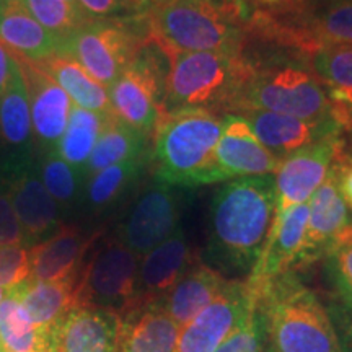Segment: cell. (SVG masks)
Segmentation results:
<instances>
[{
	"mask_svg": "<svg viewBox=\"0 0 352 352\" xmlns=\"http://www.w3.org/2000/svg\"><path fill=\"white\" fill-rule=\"evenodd\" d=\"M271 2H300V0H271Z\"/></svg>",
	"mask_w": 352,
	"mask_h": 352,
	"instance_id": "obj_46",
	"label": "cell"
},
{
	"mask_svg": "<svg viewBox=\"0 0 352 352\" xmlns=\"http://www.w3.org/2000/svg\"><path fill=\"white\" fill-rule=\"evenodd\" d=\"M140 258L116 236L96 241L77 276L76 302L122 315L138 297Z\"/></svg>",
	"mask_w": 352,
	"mask_h": 352,
	"instance_id": "obj_7",
	"label": "cell"
},
{
	"mask_svg": "<svg viewBox=\"0 0 352 352\" xmlns=\"http://www.w3.org/2000/svg\"><path fill=\"white\" fill-rule=\"evenodd\" d=\"M44 74H47L78 108L88 109L103 116H113L109 91L98 80H95L80 64L65 56H52L50 59L34 63Z\"/></svg>",
	"mask_w": 352,
	"mask_h": 352,
	"instance_id": "obj_29",
	"label": "cell"
},
{
	"mask_svg": "<svg viewBox=\"0 0 352 352\" xmlns=\"http://www.w3.org/2000/svg\"><path fill=\"white\" fill-rule=\"evenodd\" d=\"M267 341L266 315L256 300L252 315L233 329L214 352H264Z\"/></svg>",
	"mask_w": 352,
	"mask_h": 352,
	"instance_id": "obj_36",
	"label": "cell"
},
{
	"mask_svg": "<svg viewBox=\"0 0 352 352\" xmlns=\"http://www.w3.org/2000/svg\"><path fill=\"white\" fill-rule=\"evenodd\" d=\"M23 3L34 20L59 39V43L76 32L78 26L94 20L76 12L63 0H23Z\"/></svg>",
	"mask_w": 352,
	"mask_h": 352,
	"instance_id": "obj_35",
	"label": "cell"
},
{
	"mask_svg": "<svg viewBox=\"0 0 352 352\" xmlns=\"http://www.w3.org/2000/svg\"><path fill=\"white\" fill-rule=\"evenodd\" d=\"M179 328L160 302L135 305L120 315L118 352H175Z\"/></svg>",
	"mask_w": 352,
	"mask_h": 352,
	"instance_id": "obj_23",
	"label": "cell"
},
{
	"mask_svg": "<svg viewBox=\"0 0 352 352\" xmlns=\"http://www.w3.org/2000/svg\"><path fill=\"white\" fill-rule=\"evenodd\" d=\"M76 285L77 279H26L25 283L19 284L21 305L36 327L56 334L60 321L74 307H77Z\"/></svg>",
	"mask_w": 352,
	"mask_h": 352,
	"instance_id": "obj_27",
	"label": "cell"
},
{
	"mask_svg": "<svg viewBox=\"0 0 352 352\" xmlns=\"http://www.w3.org/2000/svg\"><path fill=\"white\" fill-rule=\"evenodd\" d=\"M341 241H346V243H352V226H349V227L346 228L344 233H342V235H341V239L338 240V243H341Z\"/></svg>",
	"mask_w": 352,
	"mask_h": 352,
	"instance_id": "obj_44",
	"label": "cell"
},
{
	"mask_svg": "<svg viewBox=\"0 0 352 352\" xmlns=\"http://www.w3.org/2000/svg\"><path fill=\"white\" fill-rule=\"evenodd\" d=\"M142 44L116 20H90L57 47V56L74 59L101 85L109 87L124 72Z\"/></svg>",
	"mask_w": 352,
	"mask_h": 352,
	"instance_id": "obj_8",
	"label": "cell"
},
{
	"mask_svg": "<svg viewBox=\"0 0 352 352\" xmlns=\"http://www.w3.org/2000/svg\"><path fill=\"white\" fill-rule=\"evenodd\" d=\"M239 114L250 122L259 142L279 158L307 145L338 139L341 131V126L331 116L321 120H303L289 114L252 109Z\"/></svg>",
	"mask_w": 352,
	"mask_h": 352,
	"instance_id": "obj_15",
	"label": "cell"
},
{
	"mask_svg": "<svg viewBox=\"0 0 352 352\" xmlns=\"http://www.w3.org/2000/svg\"><path fill=\"white\" fill-rule=\"evenodd\" d=\"M30 95L33 139L43 152L57 147L69 122L72 101L69 95L36 64L15 56Z\"/></svg>",
	"mask_w": 352,
	"mask_h": 352,
	"instance_id": "obj_14",
	"label": "cell"
},
{
	"mask_svg": "<svg viewBox=\"0 0 352 352\" xmlns=\"http://www.w3.org/2000/svg\"><path fill=\"white\" fill-rule=\"evenodd\" d=\"M276 202L272 175L245 176L223 184L210 202L201 261L223 277H248L263 253Z\"/></svg>",
	"mask_w": 352,
	"mask_h": 352,
	"instance_id": "obj_1",
	"label": "cell"
},
{
	"mask_svg": "<svg viewBox=\"0 0 352 352\" xmlns=\"http://www.w3.org/2000/svg\"><path fill=\"white\" fill-rule=\"evenodd\" d=\"M250 279V277H248ZM274 352H341L328 308L292 271L253 280Z\"/></svg>",
	"mask_w": 352,
	"mask_h": 352,
	"instance_id": "obj_3",
	"label": "cell"
},
{
	"mask_svg": "<svg viewBox=\"0 0 352 352\" xmlns=\"http://www.w3.org/2000/svg\"><path fill=\"white\" fill-rule=\"evenodd\" d=\"M0 352H2V351H0Z\"/></svg>",
	"mask_w": 352,
	"mask_h": 352,
	"instance_id": "obj_49",
	"label": "cell"
},
{
	"mask_svg": "<svg viewBox=\"0 0 352 352\" xmlns=\"http://www.w3.org/2000/svg\"><path fill=\"white\" fill-rule=\"evenodd\" d=\"M316 76L328 87L331 104L352 107V46H324L311 51Z\"/></svg>",
	"mask_w": 352,
	"mask_h": 352,
	"instance_id": "obj_34",
	"label": "cell"
},
{
	"mask_svg": "<svg viewBox=\"0 0 352 352\" xmlns=\"http://www.w3.org/2000/svg\"><path fill=\"white\" fill-rule=\"evenodd\" d=\"M266 352H274V351H272V349H271V347H270V349H267Z\"/></svg>",
	"mask_w": 352,
	"mask_h": 352,
	"instance_id": "obj_48",
	"label": "cell"
},
{
	"mask_svg": "<svg viewBox=\"0 0 352 352\" xmlns=\"http://www.w3.org/2000/svg\"><path fill=\"white\" fill-rule=\"evenodd\" d=\"M258 290L252 280L227 279L214 300L179 328L175 352H214L220 342L252 315Z\"/></svg>",
	"mask_w": 352,
	"mask_h": 352,
	"instance_id": "obj_10",
	"label": "cell"
},
{
	"mask_svg": "<svg viewBox=\"0 0 352 352\" xmlns=\"http://www.w3.org/2000/svg\"><path fill=\"white\" fill-rule=\"evenodd\" d=\"M271 25V33L290 44L315 51L324 46H352V0H328L320 10Z\"/></svg>",
	"mask_w": 352,
	"mask_h": 352,
	"instance_id": "obj_16",
	"label": "cell"
},
{
	"mask_svg": "<svg viewBox=\"0 0 352 352\" xmlns=\"http://www.w3.org/2000/svg\"><path fill=\"white\" fill-rule=\"evenodd\" d=\"M30 279V248L0 246V290L16 287Z\"/></svg>",
	"mask_w": 352,
	"mask_h": 352,
	"instance_id": "obj_38",
	"label": "cell"
},
{
	"mask_svg": "<svg viewBox=\"0 0 352 352\" xmlns=\"http://www.w3.org/2000/svg\"><path fill=\"white\" fill-rule=\"evenodd\" d=\"M147 155L131 158L88 176L82 202L90 212H103L116 204L142 176Z\"/></svg>",
	"mask_w": 352,
	"mask_h": 352,
	"instance_id": "obj_31",
	"label": "cell"
},
{
	"mask_svg": "<svg viewBox=\"0 0 352 352\" xmlns=\"http://www.w3.org/2000/svg\"><path fill=\"white\" fill-rule=\"evenodd\" d=\"M338 148V139L323 140L290 152L280 160L274 176L277 202L272 220H279L289 209L308 202L327 179Z\"/></svg>",
	"mask_w": 352,
	"mask_h": 352,
	"instance_id": "obj_13",
	"label": "cell"
},
{
	"mask_svg": "<svg viewBox=\"0 0 352 352\" xmlns=\"http://www.w3.org/2000/svg\"><path fill=\"white\" fill-rule=\"evenodd\" d=\"M120 315L108 308L78 305L56 331L54 352H118Z\"/></svg>",
	"mask_w": 352,
	"mask_h": 352,
	"instance_id": "obj_22",
	"label": "cell"
},
{
	"mask_svg": "<svg viewBox=\"0 0 352 352\" xmlns=\"http://www.w3.org/2000/svg\"><path fill=\"white\" fill-rule=\"evenodd\" d=\"M108 118L109 116H103V114L88 111V109L72 104L69 122L56 151L67 164L83 171V175H85L88 158L94 152L96 140L107 124Z\"/></svg>",
	"mask_w": 352,
	"mask_h": 352,
	"instance_id": "obj_32",
	"label": "cell"
},
{
	"mask_svg": "<svg viewBox=\"0 0 352 352\" xmlns=\"http://www.w3.org/2000/svg\"><path fill=\"white\" fill-rule=\"evenodd\" d=\"M0 176L6 183L13 210L23 232L26 248L50 239L64 226V215L44 188L33 160L10 168H0Z\"/></svg>",
	"mask_w": 352,
	"mask_h": 352,
	"instance_id": "obj_12",
	"label": "cell"
},
{
	"mask_svg": "<svg viewBox=\"0 0 352 352\" xmlns=\"http://www.w3.org/2000/svg\"><path fill=\"white\" fill-rule=\"evenodd\" d=\"M33 145L28 88L16 63L10 85L0 96V152H3L0 168H10L32 160Z\"/></svg>",
	"mask_w": 352,
	"mask_h": 352,
	"instance_id": "obj_21",
	"label": "cell"
},
{
	"mask_svg": "<svg viewBox=\"0 0 352 352\" xmlns=\"http://www.w3.org/2000/svg\"><path fill=\"white\" fill-rule=\"evenodd\" d=\"M215 158L227 179L272 175L283 160L259 142L250 122L240 114H227L222 120Z\"/></svg>",
	"mask_w": 352,
	"mask_h": 352,
	"instance_id": "obj_17",
	"label": "cell"
},
{
	"mask_svg": "<svg viewBox=\"0 0 352 352\" xmlns=\"http://www.w3.org/2000/svg\"><path fill=\"white\" fill-rule=\"evenodd\" d=\"M63 2H65V3H67V6H69V7H72V8H74V10H76V12H78V13H82V15H87V13L82 10V7H80V3H78V0H63ZM87 16H88V15H87ZM88 19H90V16H88Z\"/></svg>",
	"mask_w": 352,
	"mask_h": 352,
	"instance_id": "obj_45",
	"label": "cell"
},
{
	"mask_svg": "<svg viewBox=\"0 0 352 352\" xmlns=\"http://www.w3.org/2000/svg\"><path fill=\"white\" fill-rule=\"evenodd\" d=\"M341 352H352V305L334 303L328 308Z\"/></svg>",
	"mask_w": 352,
	"mask_h": 352,
	"instance_id": "obj_41",
	"label": "cell"
},
{
	"mask_svg": "<svg viewBox=\"0 0 352 352\" xmlns=\"http://www.w3.org/2000/svg\"><path fill=\"white\" fill-rule=\"evenodd\" d=\"M101 232H87L78 226H64L50 239L30 248V279H77L87 254Z\"/></svg>",
	"mask_w": 352,
	"mask_h": 352,
	"instance_id": "obj_18",
	"label": "cell"
},
{
	"mask_svg": "<svg viewBox=\"0 0 352 352\" xmlns=\"http://www.w3.org/2000/svg\"><path fill=\"white\" fill-rule=\"evenodd\" d=\"M151 39L165 51L239 54L240 26L212 0H158L148 13Z\"/></svg>",
	"mask_w": 352,
	"mask_h": 352,
	"instance_id": "obj_5",
	"label": "cell"
},
{
	"mask_svg": "<svg viewBox=\"0 0 352 352\" xmlns=\"http://www.w3.org/2000/svg\"><path fill=\"white\" fill-rule=\"evenodd\" d=\"M0 41L32 63L50 59L59 47V39L34 20L23 0H0Z\"/></svg>",
	"mask_w": 352,
	"mask_h": 352,
	"instance_id": "obj_25",
	"label": "cell"
},
{
	"mask_svg": "<svg viewBox=\"0 0 352 352\" xmlns=\"http://www.w3.org/2000/svg\"><path fill=\"white\" fill-rule=\"evenodd\" d=\"M328 256V272L341 303L352 305V243L334 245Z\"/></svg>",
	"mask_w": 352,
	"mask_h": 352,
	"instance_id": "obj_37",
	"label": "cell"
},
{
	"mask_svg": "<svg viewBox=\"0 0 352 352\" xmlns=\"http://www.w3.org/2000/svg\"><path fill=\"white\" fill-rule=\"evenodd\" d=\"M227 277L196 259L160 303L179 327L191 321L220 292Z\"/></svg>",
	"mask_w": 352,
	"mask_h": 352,
	"instance_id": "obj_26",
	"label": "cell"
},
{
	"mask_svg": "<svg viewBox=\"0 0 352 352\" xmlns=\"http://www.w3.org/2000/svg\"><path fill=\"white\" fill-rule=\"evenodd\" d=\"M162 51L170 60L162 113L210 111L214 107L233 109L253 74L252 65L232 52Z\"/></svg>",
	"mask_w": 352,
	"mask_h": 352,
	"instance_id": "obj_4",
	"label": "cell"
},
{
	"mask_svg": "<svg viewBox=\"0 0 352 352\" xmlns=\"http://www.w3.org/2000/svg\"><path fill=\"white\" fill-rule=\"evenodd\" d=\"M25 246V236L13 210L7 186L0 176V246Z\"/></svg>",
	"mask_w": 352,
	"mask_h": 352,
	"instance_id": "obj_39",
	"label": "cell"
},
{
	"mask_svg": "<svg viewBox=\"0 0 352 352\" xmlns=\"http://www.w3.org/2000/svg\"><path fill=\"white\" fill-rule=\"evenodd\" d=\"M15 67H16L15 54L8 50L6 44L0 41V96L6 94L8 85H10Z\"/></svg>",
	"mask_w": 352,
	"mask_h": 352,
	"instance_id": "obj_42",
	"label": "cell"
},
{
	"mask_svg": "<svg viewBox=\"0 0 352 352\" xmlns=\"http://www.w3.org/2000/svg\"><path fill=\"white\" fill-rule=\"evenodd\" d=\"M349 227L347 206L338 186L336 170H329L323 184L308 199L305 243L298 264H307L328 254Z\"/></svg>",
	"mask_w": 352,
	"mask_h": 352,
	"instance_id": "obj_20",
	"label": "cell"
},
{
	"mask_svg": "<svg viewBox=\"0 0 352 352\" xmlns=\"http://www.w3.org/2000/svg\"><path fill=\"white\" fill-rule=\"evenodd\" d=\"M179 217L182 197L178 188L153 182L140 192L114 236L142 258L173 235L179 227Z\"/></svg>",
	"mask_w": 352,
	"mask_h": 352,
	"instance_id": "obj_11",
	"label": "cell"
},
{
	"mask_svg": "<svg viewBox=\"0 0 352 352\" xmlns=\"http://www.w3.org/2000/svg\"><path fill=\"white\" fill-rule=\"evenodd\" d=\"M338 186H340L341 196L344 199L347 208L352 209V166L338 171Z\"/></svg>",
	"mask_w": 352,
	"mask_h": 352,
	"instance_id": "obj_43",
	"label": "cell"
},
{
	"mask_svg": "<svg viewBox=\"0 0 352 352\" xmlns=\"http://www.w3.org/2000/svg\"><path fill=\"white\" fill-rule=\"evenodd\" d=\"M38 173L44 188L47 189L52 199L57 202L63 215L74 210L80 204L85 175H83V171L77 170L76 166L67 164L57 153L56 148L41 153Z\"/></svg>",
	"mask_w": 352,
	"mask_h": 352,
	"instance_id": "obj_33",
	"label": "cell"
},
{
	"mask_svg": "<svg viewBox=\"0 0 352 352\" xmlns=\"http://www.w3.org/2000/svg\"><path fill=\"white\" fill-rule=\"evenodd\" d=\"M308 222V202L289 209L279 220H272L263 253L252 274L253 280H270L292 271L298 264Z\"/></svg>",
	"mask_w": 352,
	"mask_h": 352,
	"instance_id": "obj_24",
	"label": "cell"
},
{
	"mask_svg": "<svg viewBox=\"0 0 352 352\" xmlns=\"http://www.w3.org/2000/svg\"><path fill=\"white\" fill-rule=\"evenodd\" d=\"M56 334L36 327L21 305L19 285L0 290V351L54 352Z\"/></svg>",
	"mask_w": 352,
	"mask_h": 352,
	"instance_id": "obj_28",
	"label": "cell"
},
{
	"mask_svg": "<svg viewBox=\"0 0 352 352\" xmlns=\"http://www.w3.org/2000/svg\"><path fill=\"white\" fill-rule=\"evenodd\" d=\"M196 259L186 233L179 226L164 243L140 258L138 297L132 307L164 300Z\"/></svg>",
	"mask_w": 352,
	"mask_h": 352,
	"instance_id": "obj_19",
	"label": "cell"
},
{
	"mask_svg": "<svg viewBox=\"0 0 352 352\" xmlns=\"http://www.w3.org/2000/svg\"><path fill=\"white\" fill-rule=\"evenodd\" d=\"M153 132L155 182L178 189L228 182L215 158L222 121L212 111L160 113Z\"/></svg>",
	"mask_w": 352,
	"mask_h": 352,
	"instance_id": "obj_2",
	"label": "cell"
},
{
	"mask_svg": "<svg viewBox=\"0 0 352 352\" xmlns=\"http://www.w3.org/2000/svg\"><path fill=\"white\" fill-rule=\"evenodd\" d=\"M145 144H147V134L138 131L135 127L120 120L116 114H113L108 118L107 124L96 140L94 152L88 158L85 176L88 178L96 171L108 168L111 165L145 155Z\"/></svg>",
	"mask_w": 352,
	"mask_h": 352,
	"instance_id": "obj_30",
	"label": "cell"
},
{
	"mask_svg": "<svg viewBox=\"0 0 352 352\" xmlns=\"http://www.w3.org/2000/svg\"><path fill=\"white\" fill-rule=\"evenodd\" d=\"M152 47H140L124 72L108 87L113 111L120 120L148 134L155 129L165 94L164 65Z\"/></svg>",
	"mask_w": 352,
	"mask_h": 352,
	"instance_id": "obj_9",
	"label": "cell"
},
{
	"mask_svg": "<svg viewBox=\"0 0 352 352\" xmlns=\"http://www.w3.org/2000/svg\"><path fill=\"white\" fill-rule=\"evenodd\" d=\"M138 2H142V0H138ZM152 2H158V0H152Z\"/></svg>",
	"mask_w": 352,
	"mask_h": 352,
	"instance_id": "obj_47",
	"label": "cell"
},
{
	"mask_svg": "<svg viewBox=\"0 0 352 352\" xmlns=\"http://www.w3.org/2000/svg\"><path fill=\"white\" fill-rule=\"evenodd\" d=\"M82 10L94 20H114L135 7L138 0H78Z\"/></svg>",
	"mask_w": 352,
	"mask_h": 352,
	"instance_id": "obj_40",
	"label": "cell"
},
{
	"mask_svg": "<svg viewBox=\"0 0 352 352\" xmlns=\"http://www.w3.org/2000/svg\"><path fill=\"white\" fill-rule=\"evenodd\" d=\"M271 111L321 120L331 116V103L321 83L298 65H271L254 70L232 111Z\"/></svg>",
	"mask_w": 352,
	"mask_h": 352,
	"instance_id": "obj_6",
	"label": "cell"
}]
</instances>
